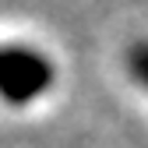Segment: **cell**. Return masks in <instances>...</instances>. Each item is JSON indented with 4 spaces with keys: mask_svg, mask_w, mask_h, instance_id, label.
Here are the masks:
<instances>
[{
    "mask_svg": "<svg viewBox=\"0 0 148 148\" xmlns=\"http://www.w3.org/2000/svg\"><path fill=\"white\" fill-rule=\"evenodd\" d=\"M53 81V64L46 53L28 46H0V95L21 106L42 95Z\"/></svg>",
    "mask_w": 148,
    "mask_h": 148,
    "instance_id": "1",
    "label": "cell"
},
{
    "mask_svg": "<svg viewBox=\"0 0 148 148\" xmlns=\"http://www.w3.org/2000/svg\"><path fill=\"white\" fill-rule=\"evenodd\" d=\"M127 67H131V74L138 81L148 85V42H134L131 53H127Z\"/></svg>",
    "mask_w": 148,
    "mask_h": 148,
    "instance_id": "2",
    "label": "cell"
}]
</instances>
